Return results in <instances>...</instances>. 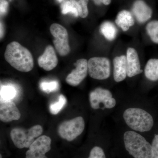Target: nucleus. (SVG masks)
Returning <instances> with one entry per match:
<instances>
[{"label":"nucleus","mask_w":158,"mask_h":158,"mask_svg":"<svg viewBox=\"0 0 158 158\" xmlns=\"http://www.w3.org/2000/svg\"><path fill=\"white\" fill-rule=\"evenodd\" d=\"M132 11L138 22L140 23L146 22L152 16V10L142 0H137L134 2Z\"/></svg>","instance_id":"14"},{"label":"nucleus","mask_w":158,"mask_h":158,"mask_svg":"<svg viewBox=\"0 0 158 158\" xmlns=\"http://www.w3.org/2000/svg\"><path fill=\"white\" fill-rule=\"evenodd\" d=\"M94 3L97 5H100L102 4L105 5H110L111 2V0H93Z\"/></svg>","instance_id":"28"},{"label":"nucleus","mask_w":158,"mask_h":158,"mask_svg":"<svg viewBox=\"0 0 158 158\" xmlns=\"http://www.w3.org/2000/svg\"><path fill=\"white\" fill-rule=\"evenodd\" d=\"M42 127L36 125L29 129L15 127L11 130L10 137L15 147L19 149L29 148L31 144L42 134Z\"/></svg>","instance_id":"4"},{"label":"nucleus","mask_w":158,"mask_h":158,"mask_svg":"<svg viewBox=\"0 0 158 158\" xmlns=\"http://www.w3.org/2000/svg\"><path fill=\"white\" fill-rule=\"evenodd\" d=\"M88 158H106L104 151L101 148L95 146L91 150Z\"/></svg>","instance_id":"25"},{"label":"nucleus","mask_w":158,"mask_h":158,"mask_svg":"<svg viewBox=\"0 0 158 158\" xmlns=\"http://www.w3.org/2000/svg\"><path fill=\"white\" fill-rule=\"evenodd\" d=\"M75 65L76 68L66 77L65 81L68 85L78 86L87 76L88 73V61L86 59H79Z\"/></svg>","instance_id":"10"},{"label":"nucleus","mask_w":158,"mask_h":158,"mask_svg":"<svg viewBox=\"0 0 158 158\" xmlns=\"http://www.w3.org/2000/svg\"><path fill=\"white\" fill-rule=\"evenodd\" d=\"M0 158H2V155L1 154V155H0Z\"/></svg>","instance_id":"31"},{"label":"nucleus","mask_w":158,"mask_h":158,"mask_svg":"<svg viewBox=\"0 0 158 158\" xmlns=\"http://www.w3.org/2000/svg\"><path fill=\"white\" fill-rule=\"evenodd\" d=\"M88 73L92 78L103 80L110 75V63L105 57H93L88 61Z\"/></svg>","instance_id":"6"},{"label":"nucleus","mask_w":158,"mask_h":158,"mask_svg":"<svg viewBox=\"0 0 158 158\" xmlns=\"http://www.w3.org/2000/svg\"><path fill=\"white\" fill-rule=\"evenodd\" d=\"M9 3L6 0H0V14L1 16L5 15L8 11Z\"/></svg>","instance_id":"27"},{"label":"nucleus","mask_w":158,"mask_h":158,"mask_svg":"<svg viewBox=\"0 0 158 158\" xmlns=\"http://www.w3.org/2000/svg\"><path fill=\"white\" fill-rule=\"evenodd\" d=\"M85 128L84 118L82 116H78L62 122L58 127V133L61 138L70 141L80 135Z\"/></svg>","instance_id":"5"},{"label":"nucleus","mask_w":158,"mask_h":158,"mask_svg":"<svg viewBox=\"0 0 158 158\" xmlns=\"http://www.w3.org/2000/svg\"><path fill=\"white\" fill-rule=\"evenodd\" d=\"M152 146L153 154V158H158V135L155 136L152 143Z\"/></svg>","instance_id":"26"},{"label":"nucleus","mask_w":158,"mask_h":158,"mask_svg":"<svg viewBox=\"0 0 158 158\" xmlns=\"http://www.w3.org/2000/svg\"><path fill=\"white\" fill-rule=\"evenodd\" d=\"M50 31L55 40L54 46L60 56H64L70 52L69 43V36L67 30L63 26L58 23H53L51 26Z\"/></svg>","instance_id":"7"},{"label":"nucleus","mask_w":158,"mask_h":158,"mask_svg":"<svg viewBox=\"0 0 158 158\" xmlns=\"http://www.w3.org/2000/svg\"><path fill=\"white\" fill-rule=\"evenodd\" d=\"M40 89L47 93L57 91L59 88V82L57 81H43L40 84Z\"/></svg>","instance_id":"23"},{"label":"nucleus","mask_w":158,"mask_h":158,"mask_svg":"<svg viewBox=\"0 0 158 158\" xmlns=\"http://www.w3.org/2000/svg\"><path fill=\"white\" fill-rule=\"evenodd\" d=\"M115 22L116 24L123 31H127L135 24L132 15L127 10H123L118 12Z\"/></svg>","instance_id":"16"},{"label":"nucleus","mask_w":158,"mask_h":158,"mask_svg":"<svg viewBox=\"0 0 158 158\" xmlns=\"http://www.w3.org/2000/svg\"><path fill=\"white\" fill-rule=\"evenodd\" d=\"M127 76L132 77L142 72L140 61L137 51L130 48L127 52Z\"/></svg>","instance_id":"13"},{"label":"nucleus","mask_w":158,"mask_h":158,"mask_svg":"<svg viewBox=\"0 0 158 158\" xmlns=\"http://www.w3.org/2000/svg\"><path fill=\"white\" fill-rule=\"evenodd\" d=\"M62 12L63 14H67L68 13L73 15L75 17L79 16L78 11L73 4L70 1H65L61 5Z\"/></svg>","instance_id":"24"},{"label":"nucleus","mask_w":158,"mask_h":158,"mask_svg":"<svg viewBox=\"0 0 158 158\" xmlns=\"http://www.w3.org/2000/svg\"><path fill=\"white\" fill-rule=\"evenodd\" d=\"M125 147L134 158H153L152 144L140 134L133 131H128L124 134Z\"/></svg>","instance_id":"2"},{"label":"nucleus","mask_w":158,"mask_h":158,"mask_svg":"<svg viewBox=\"0 0 158 158\" xmlns=\"http://www.w3.org/2000/svg\"><path fill=\"white\" fill-rule=\"evenodd\" d=\"M51 143L52 140L48 136H40L29 147L26 158H48L45 154L50 150Z\"/></svg>","instance_id":"9"},{"label":"nucleus","mask_w":158,"mask_h":158,"mask_svg":"<svg viewBox=\"0 0 158 158\" xmlns=\"http://www.w3.org/2000/svg\"><path fill=\"white\" fill-rule=\"evenodd\" d=\"M66 98L63 94H60L59 97L58 101L51 104L49 107L50 112L53 115H56L62 110L66 104Z\"/></svg>","instance_id":"22"},{"label":"nucleus","mask_w":158,"mask_h":158,"mask_svg":"<svg viewBox=\"0 0 158 158\" xmlns=\"http://www.w3.org/2000/svg\"><path fill=\"white\" fill-rule=\"evenodd\" d=\"M4 28L3 26V23L1 22V38H2L3 36H4Z\"/></svg>","instance_id":"29"},{"label":"nucleus","mask_w":158,"mask_h":158,"mask_svg":"<svg viewBox=\"0 0 158 158\" xmlns=\"http://www.w3.org/2000/svg\"><path fill=\"white\" fill-rule=\"evenodd\" d=\"M113 77L116 82L122 81L127 76L126 56L116 57L113 60Z\"/></svg>","instance_id":"15"},{"label":"nucleus","mask_w":158,"mask_h":158,"mask_svg":"<svg viewBox=\"0 0 158 158\" xmlns=\"http://www.w3.org/2000/svg\"><path fill=\"white\" fill-rule=\"evenodd\" d=\"M100 31L105 38L110 41L116 38L117 30L114 24L110 21H106L102 24Z\"/></svg>","instance_id":"19"},{"label":"nucleus","mask_w":158,"mask_h":158,"mask_svg":"<svg viewBox=\"0 0 158 158\" xmlns=\"http://www.w3.org/2000/svg\"><path fill=\"white\" fill-rule=\"evenodd\" d=\"M18 91L16 87L11 84L1 85V102L12 101L16 98Z\"/></svg>","instance_id":"18"},{"label":"nucleus","mask_w":158,"mask_h":158,"mask_svg":"<svg viewBox=\"0 0 158 158\" xmlns=\"http://www.w3.org/2000/svg\"><path fill=\"white\" fill-rule=\"evenodd\" d=\"M5 58L12 67L19 71L28 72L34 68V59L31 52L16 41L10 43L6 47Z\"/></svg>","instance_id":"1"},{"label":"nucleus","mask_w":158,"mask_h":158,"mask_svg":"<svg viewBox=\"0 0 158 158\" xmlns=\"http://www.w3.org/2000/svg\"><path fill=\"white\" fill-rule=\"evenodd\" d=\"M89 101L92 109L97 110L103 104L105 108L112 109L116 105V101L110 90L101 88H97L91 91L89 95Z\"/></svg>","instance_id":"8"},{"label":"nucleus","mask_w":158,"mask_h":158,"mask_svg":"<svg viewBox=\"0 0 158 158\" xmlns=\"http://www.w3.org/2000/svg\"><path fill=\"white\" fill-rule=\"evenodd\" d=\"M123 116L128 126L135 131L141 132L148 131L153 126L152 116L142 109L129 108L124 111Z\"/></svg>","instance_id":"3"},{"label":"nucleus","mask_w":158,"mask_h":158,"mask_svg":"<svg viewBox=\"0 0 158 158\" xmlns=\"http://www.w3.org/2000/svg\"><path fill=\"white\" fill-rule=\"evenodd\" d=\"M78 11L79 16L85 18L88 16V5L89 0H69Z\"/></svg>","instance_id":"20"},{"label":"nucleus","mask_w":158,"mask_h":158,"mask_svg":"<svg viewBox=\"0 0 158 158\" xmlns=\"http://www.w3.org/2000/svg\"><path fill=\"white\" fill-rule=\"evenodd\" d=\"M21 114L15 103L12 101L1 102L0 104V119L3 122L8 123L18 120Z\"/></svg>","instance_id":"11"},{"label":"nucleus","mask_w":158,"mask_h":158,"mask_svg":"<svg viewBox=\"0 0 158 158\" xmlns=\"http://www.w3.org/2000/svg\"><path fill=\"white\" fill-rule=\"evenodd\" d=\"M58 1V2H62V1H63V0H57Z\"/></svg>","instance_id":"30"},{"label":"nucleus","mask_w":158,"mask_h":158,"mask_svg":"<svg viewBox=\"0 0 158 158\" xmlns=\"http://www.w3.org/2000/svg\"><path fill=\"white\" fill-rule=\"evenodd\" d=\"M145 77L153 81L158 80V59H150L148 60L144 69Z\"/></svg>","instance_id":"17"},{"label":"nucleus","mask_w":158,"mask_h":158,"mask_svg":"<svg viewBox=\"0 0 158 158\" xmlns=\"http://www.w3.org/2000/svg\"><path fill=\"white\" fill-rule=\"evenodd\" d=\"M38 63L40 67L46 71L52 70L57 66L58 59L52 46L47 47L44 52L38 58Z\"/></svg>","instance_id":"12"},{"label":"nucleus","mask_w":158,"mask_h":158,"mask_svg":"<svg viewBox=\"0 0 158 158\" xmlns=\"http://www.w3.org/2000/svg\"><path fill=\"white\" fill-rule=\"evenodd\" d=\"M146 29L152 42L158 44V21H152L148 23Z\"/></svg>","instance_id":"21"}]
</instances>
